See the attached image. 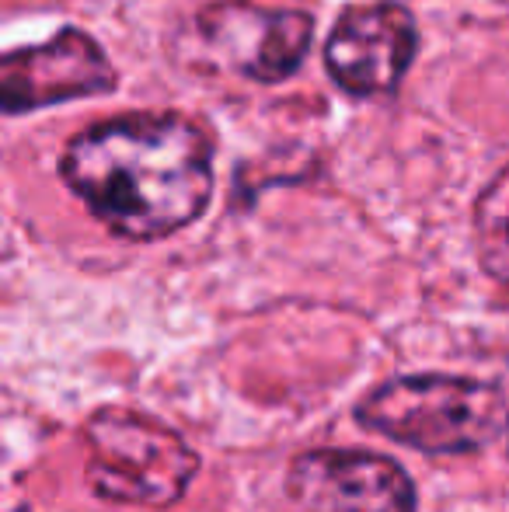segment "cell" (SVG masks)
I'll use <instances>...</instances> for the list:
<instances>
[{
    "label": "cell",
    "mask_w": 509,
    "mask_h": 512,
    "mask_svg": "<svg viewBox=\"0 0 509 512\" xmlns=\"http://www.w3.org/2000/svg\"><path fill=\"white\" fill-rule=\"evenodd\" d=\"M60 175L116 237L161 241L210 206L213 140L182 112H123L81 129Z\"/></svg>",
    "instance_id": "1"
},
{
    "label": "cell",
    "mask_w": 509,
    "mask_h": 512,
    "mask_svg": "<svg viewBox=\"0 0 509 512\" xmlns=\"http://www.w3.org/2000/svg\"><path fill=\"white\" fill-rule=\"evenodd\" d=\"M506 401L496 384L447 373L394 377L356 405V422L429 457L478 453L499 436Z\"/></svg>",
    "instance_id": "2"
},
{
    "label": "cell",
    "mask_w": 509,
    "mask_h": 512,
    "mask_svg": "<svg viewBox=\"0 0 509 512\" xmlns=\"http://www.w3.org/2000/svg\"><path fill=\"white\" fill-rule=\"evenodd\" d=\"M88 481L102 499L168 509L189 492L199 457L175 429L133 408H102L84 425Z\"/></svg>",
    "instance_id": "3"
},
{
    "label": "cell",
    "mask_w": 509,
    "mask_h": 512,
    "mask_svg": "<svg viewBox=\"0 0 509 512\" xmlns=\"http://www.w3.org/2000/svg\"><path fill=\"white\" fill-rule=\"evenodd\" d=\"M189 32L210 67L255 84H279L307 60L314 18L304 11L258 7L252 0H220L192 18Z\"/></svg>",
    "instance_id": "4"
},
{
    "label": "cell",
    "mask_w": 509,
    "mask_h": 512,
    "mask_svg": "<svg viewBox=\"0 0 509 512\" xmlns=\"http://www.w3.org/2000/svg\"><path fill=\"white\" fill-rule=\"evenodd\" d=\"M419 53L415 14L398 0L342 11L325 42V70L353 98H387L401 88Z\"/></svg>",
    "instance_id": "5"
},
{
    "label": "cell",
    "mask_w": 509,
    "mask_h": 512,
    "mask_svg": "<svg viewBox=\"0 0 509 512\" xmlns=\"http://www.w3.org/2000/svg\"><path fill=\"white\" fill-rule=\"evenodd\" d=\"M116 88L119 74L112 60L81 28H60L46 42L0 53V115L39 112Z\"/></svg>",
    "instance_id": "6"
},
{
    "label": "cell",
    "mask_w": 509,
    "mask_h": 512,
    "mask_svg": "<svg viewBox=\"0 0 509 512\" xmlns=\"http://www.w3.org/2000/svg\"><path fill=\"white\" fill-rule=\"evenodd\" d=\"M286 495L304 512H415V485L391 457L311 450L286 474Z\"/></svg>",
    "instance_id": "7"
},
{
    "label": "cell",
    "mask_w": 509,
    "mask_h": 512,
    "mask_svg": "<svg viewBox=\"0 0 509 512\" xmlns=\"http://www.w3.org/2000/svg\"><path fill=\"white\" fill-rule=\"evenodd\" d=\"M475 251L478 265L509 293V164L475 199Z\"/></svg>",
    "instance_id": "8"
}]
</instances>
